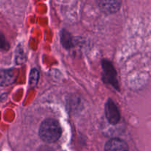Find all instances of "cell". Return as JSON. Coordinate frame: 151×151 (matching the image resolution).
Segmentation results:
<instances>
[{
  "label": "cell",
  "mask_w": 151,
  "mask_h": 151,
  "mask_svg": "<svg viewBox=\"0 0 151 151\" xmlns=\"http://www.w3.org/2000/svg\"><path fill=\"white\" fill-rule=\"evenodd\" d=\"M16 78V73L13 69H0V86L11 85Z\"/></svg>",
  "instance_id": "6"
},
{
  "label": "cell",
  "mask_w": 151,
  "mask_h": 151,
  "mask_svg": "<svg viewBox=\"0 0 151 151\" xmlns=\"http://www.w3.org/2000/svg\"><path fill=\"white\" fill-rule=\"evenodd\" d=\"M60 41H61V44L64 47V48L69 49L72 47V38L70 36V34L67 31L65 30V29H63L61 31Z\"/></svg>",
  "instance_id": "7"
},
{
  "label": "cell",
  "mask_w": 151,
  "mask_h": 151,
  "mask_svg": "<svg viewBox=\"0 0 151 151\" xmlns=\"http://www.w3.org/2000/svg\"><path fill=\"white\" fill-rule=\"evenodd\" d=\"M102 68H103V81L105 83H109L115 89H119L117 78H116V72L114 67L109 60H103L102 61Z\"/></svg>",
  "instance_id": "2"
},
{
  "label": "cell",
  "mask_w": 151,
  "mask_h": 151,
  "mask_svg": "<svg viewBox=\"0 0 151 151\" xmlns=\"http://www.w3.org/2000/svg\"><path fill=\"white\" fill-rule=\"evenodd\" d=\"M39 151H54V150H53V149H52V148H50V147L45 146V147H41V148L39 150Z\"/></svg>",
  "instance_id": "11"
},
{
  "label": "cell",
  "mask_w": 151,
  "mask_h": 151,
  "mask_svg": "<svg viewBox=\"0 0 151 151\" xmlns=\"http://www.w3.org/2000/svg\"><path fill=\"white\" fill-rule=\"evenodd\" d=\"M10 48V44L4 38V35L0 32V50L7 51Z\"/></svg>",
  "instance_id": "9"
},
{
  "label": "cell",
  "mask_w": 151,
  "mask_h": 151,
  "mask_svg": "<svg viewBox=\"0 0 151 151\" xmlns=\"http://www.w3.org/2000/svg\"><path fill=\"white\" fill-rule=\"evenodd\" d=\"M99 7L103 13L106 14H111L116 13L119 10L122 4L121 1H100Z\"/></svg>",
  "instance_id": "5"
},
{
  "label": "cell",
  "mask_w": 151,
  "mask_h": 151,
  "mask_svg": "<svg viewBox=\"0 0 151 151\" xmlns=\"http://www.w3.org/2000/svg\"><path fill=\"white\" fill-rule=\"evenodd\" d=\"M39 79V72L38 69H32L29 74V83L31 87H35L37 85Z\"/></svg>",
  "instance_id": "8"
},
{
  "label": "cell",
  "mask_w": 151,
  "mask_h": 151,
  "mask_svg": "<svg viewBox=\"0 0 151 151\" xmlns=\"http://www.w3.org/2000/svg\"><path fill=\"white\" fill-rule=\"evenodd\" d=\"M105 113L107 120L111 125H116L120 119V113L117 106L111 99H109L105 106Z\"/></svg>",
  "instance_id": "3"
},
{
  "label": "cell",
  "mask_w": 151,
  "mask_h": 151,
  "mask_svg": "<svg viewBox=\"0 0 151 151\" xmlns=\"http://www.w3.org/2000/svg\"><path fill=\"white\" fill-rule=\"evenodd\" d=\"M20 52H17V55H16V61L18 63H22V62L24 60V57L23 56V51H22V49H20Z\"/></svg>",
  "instance_id": "10"
},
{
  "label": "cell",
  "mask_w": 151,
  "mask_h": 151,
  "mask_svg": "<svg viewBox=\"0 0 151 151\" xmlns=\"http://www.w3.org/2000/svg\"><path fill=\"white\" fill-rule=\"evenodd\" d=\"M61 134L62 129L59 122L51 118L43 121L38 131L41 140L47 143H52L58 141Z\"/></svg>",
  "instance_id": "1"
},
{
  "label": "cell",
  "mask_w": 151,
  "mask_h": 151,
  "mask_svg": "<svg viewBox=\"0 0 151 151\" xmlns=\"http://www.w3.org/2000/svg\"><path fill=\"white\" fill-rule=\"evenodd\" d=\"M105 151H129V149L128 145L123 140L114 138L106 143Z\"/></svg>",
  "instance_id": "4"
}]
</instances>
